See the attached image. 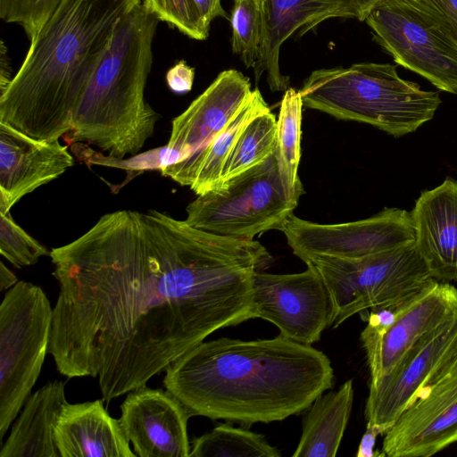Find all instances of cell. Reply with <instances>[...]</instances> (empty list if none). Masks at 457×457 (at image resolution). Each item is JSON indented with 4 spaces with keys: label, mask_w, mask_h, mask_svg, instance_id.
I'll use <instances>...</instances> for the list:
<instances>
[{
    "label": "cell",
    "mask_w": 457,
    "mask_h": 457,
    "mask_svg": "<svg viewBox=\"0 0 457 457\" xmlns=\"http://www.w3.org/2000/svg\"><path fill=\"white\" fill-rule=\"evenodd\" d=\"M386 429L381 426L367 423L366 431L363 434L358 451L357 457H374L381 456V453L374 452L376 439L379 435H385ZM383 456V455H382Z\"/></svg>",
    "instance_id": "cell-33"
},
{
    "label": "cell",
    "mask_w": 457,
    "mask_h": 457,
    "mask_svg": "<svg viewBox=\"0 0 457 457\" xmlns=\"http://www.w3.org/2000/svg\"><path fill=\"white\" fill-rule=\"evenodd\" d=\"M141 0H62L6 88L0 121L38 140L69 133L87 84L120 21Z\"/></svg>",
    "instance_id": "cell-3"
},
{
    "label": "cell",
    "mask_w": 457,
    "mask_h": 457,
    "mask_svg": "<svg viewBox=\"0 0 457 457\" xmlns=\"http://www.w3.org/2000/svg\"><path fill=\"white\" fill-rule=\"evenodd\" d=\"M145 9L160 21H165L181 33L196 40H204L209 29L192 0H141Z\"/></svg>",
    "instance_id": "cell-29"
},
{
    "label": "cell",
    "mask_w": 457,
    "mask_h": 457,
    "mask_svg": "<svg viewBox=\"0 0 457 457\" xmlns=\"http://www.w3.org/2000/svg\"><path fill=\"white\" fill-rule=\"evenodd\" d=\"M307 262L317 269L329 290L332 328L354 314L395 305L435 280L415 243L361 258L316 255Z\"/></svg>",
    "instance_id": "cell-7"
},
{
    "label": "cell",
    "mask_w": 457,
    "mask_h": 457,
    "mask_svg": "<svg viewBox=\"0 0 457 457\" xmlns=\"http://www.w3.org/2000/svg\"><path fill=\"white\" fill-rule=\"evenodd\" d=\"M303 106L299 90L288 87L282 98L277 120L275 154L279 176L287 197L296 204L304 193L298 176Z\"/></svg>",
    "instance_id": "cell-24"
},
{
    "label": "cell",
    "mask_w": 457,
    "mask_h": 457,
    "mask_svg": "<svg viewBox=\"0 0 457 457\" xmlns=\"http://www.w3.org/2000/svg\"><path fill=\"white\" fill-rule=\"evenodd\" d=\"M62 0H0V17L23 29L33 39Z\"/></svg>",
    "instance_id": "cell-30"
},
{
    "label": "cell",
    "mask_w": 457,
    "mask_h": 457,
    "mask_svg": "<svg viewBox=\"0 0 457 457\" xmlns=\"http://www.w3.org/2000/svg\"><path fill=\"white\" fill-rule=\"evenodd\" d=\"M411 214L415 246L433 278L457 281V180L422 191Z\"/></svg>",
    "instance_id": "cell-19"
},
{
    "label": "cell",
    "mask_w": 457,
    "mask_h": 457,
    "mask_svg": "<svg viewBox=\"0 0 457 457\" xmlns=\"http://www.w3.org/2000/svg\"><path fill=\"white\" fill-rule=\"evenodd\" d=\"M457 44V0H411Z\"/></svg>",
    "instance_id": "cell-31"
},
{
    "label": "cell",
    "mask_w": 457,
    "mask_h": 457,
    "mask_svg": "<svg viewBox=\"0 0 457 457\" xmlns=\"http://www.w3.org/2000/svg\"><path fill=\"white\" fill-rule=\"evenodd\" d=\"M192 417L170 392L143 386L128 393L120 424L138 457H189Z\"/></svg>",
    "instance_id": "cell-15"
},
{
    "label": "cell",
    "mask_w": 457,
    "mask_h": 457,
    "mask_svg": "<svg viewBox=\"0 0 457 457\" xmlns=\"http://www.w3.org/2000/svg\"><path fill=\"white\" fill-rule=\"evenodd\" d=\"M303 105L400 137L433 119L439 93L402 79L395 65L361 62L312 71L299 89Z\"/></svg>",
    "instance_id": "cell-5"
},
{
    "label": "cell",
    "mask_w": 457,
    "mask_h": 457,
    "mask_svg": "<svg viewBox=\"0 0 457 457\" xmlns=\"http://www.w3.org/2000/svg\"><path fill=\"white\" fill-rule=\"evenodd\" d=\"M197 8L204 22L210 28L211 22L216 17L228 18V13L222 8L220 0H192Z\"/></svg>",
    "instance_id": "cell-34"
},
{
    "label": "cell",
    "mask_w": 457,
    "mask_h": 457,
    "mask_svg": "<svg viewBox=\"0 0 457 457\" xmlns=\"http://www.w3.org/2000/svg\"><path fill=\"white\" fill-rule=\"evenodd\" d=\"M0 253L18 269L36 264L50 252L28 234L12 218L10 212L0 213Z\"/></svg>",
    "instance_id": "cell-28"
},
{
    "label": "cell",
    "mask_w": 457,
    "mask_h": 457,
    "mask_svg": "<svg viewBox=\"0 0 457 457\" xmlns=\"http://www.w3.org/2000/svg\"><path fill=\"white\" fill-rule=\"evenodd\" d=\"M276 147L277 120L270 110L253 118L244 128L225 161L219 186L267 160Z\"/></svg>",
    "instance_id": "cell-25"
},
{
    "label": "cell",
    "mask_w": 457,
    "mask_h": 457,
    "mask_svg": "<svg viewBox=\"0 0 457 457\" xmlns=\"http://www.w3.org/2000/svg\"><path fill=\"white\" fill-rule=\"evenodd\" d=\"M270 110L261 92L253 90L232 120L202 152L164 166L162 175L190 187L197 195L217 187L225 161L244 128L253 118Z\"/></svg>",
    "instance_id": "cell-22"
},
{
    "label": "cell",
    "mask_w": 457,
    "mask_h": 457,
    "mask_svg": "<svg viewBox=\"0 0 457 457\" xmlns=\"http://www.w3.org/2000/svg\"><path fill=\"white\" fill-rule=\"evenodd\" d=\"M18 282L17 277L0 262V291L8 290Z\"/></svg>",
    "instance_id": "cell-36"
},
{
    "label": "cell",
    "mask_w": 457,
    "mask_h": 457,
    "mask_svg": "<svg viewBox=\"0 0 457 457\" xmlns=\"http://www.w3.org/2000/svg\"><path fill=\"white\" fill-rule=\"evenodd\" d=\"M68 145L38 140L0 121V213L74 164Z\"/></svg>",
    "instance_id": "cell-16"
},
{
    "label": "cell",
    "mask_w": 457,
    "mask_h": 457,
    "mask_svg": "<svg viewBox=\"0 0 457 457\" xmlns=\"http://www.w3.org/2000/svg\"><path fill=\"white\" fill-rule=\"evenodd\" d=\"M260 434L222 423L192 442L189 457H279Z\"/></svg>",
    "instance_id": "cell-26"
},
{
    "label": "cell",
    "mask_w": 457,
    "mask_h": 457,
    "mask_svg": "<svg viewBox=\"0 0 457 457\" xmlns=\"http://www.w3.org/2000/svg\"><path fill=\"white\" fill-rule=\"evenodd\" d=\"M457 442V354L385 433L382 453L428 457Z\"/></svg>",
    "instance_id": "cell-13"
},
{
    "label": "cell",
    "mask_w": 457,
    "mask_h": 457,
    "mask_svg": "<svg viewBox=\"0 0 457 457\" xmlns=\"http://www.w3.org/2000/svg\"><path fill=\"white\" fill-rule=\"evenodd\" d=\"M247 77L236 70L220 72L180 115L172 120L166 147L180 161L202 152L252 94Z\"/></svg>",
    "instance_id": "cell-18"
},
{
    "label": "cell",
    "mask_w": 457,
    "mask_h": 457,
    "mask_svg": "<svg viewBox=\"0 0 457 457\" xmlns=\"http://www.w3.org/2000/svg\"><path fill=\"white\" fill-rule=\"evenodd\" d=\"M231 46L246 68L258 60L263 30L262 0H234L231 11Z\"/></svg>",
    "instance_id": "cell-27"
},
{
    "label": "cell",
    "mask_w": 457,
    "mask_h": 457,
    "mask_svg": "<svg viewBox=\"0 0 457 457\" xmlns=\"http://www.w3.org/2000/svg\"><path fill=\"white\" fill-rule=\"evenodd\" d=\"M159 21L142 4L120 21L63 136L68 145L85 142L122 159L137 154L152 137L160 115L145 101V89Z\"/></svg>",
    "instance_id": "cell-4"
},
{
    "label": "cell",
    "mask_w": 457,
    "mask_h": 457,
    "mask_svg": "<svg viewBox=\"0 0 457 457\" xmlns=\"http://www.w3.org/2000/svg\"><path fill=\"white\" fill-rule=\"evenodd\" d=\"M457 314V288L434 280L395 305L393 321L384 328L366 326L361 333L370 382L387 374L425 334Z\"/></svg>",
    "instance_id": "cell-14"
},
{
    "label": "cell",
    "mask_w": 457,
    "mask_h": 457,
    "mask_svg": "<svg viewBox=\"0 0 457 457\" xmlns=\"http://www.w3.org/2000/svg\"><path fill=\"white\" fill-rule=\"evenodd\" d=\"M60 457H136L119 420L102 400L67 403L54 430Z\"/></svg>",
    "instance_id": "cell-20"
},
{
    "label": "cell",
    "mask_w": 457,
    "mask_h": 457,
    "mask_svg": "<svg viewBox=\"0 0 457 457\" xmlns=\"http://www.w3.org/2000/svg\"><path fill=\"white\" fill-rule=\"evenodd\" d=\"M49 256L59 294L48 353L61 375L97 378L106 401L253 319V274L272 261L258 241L155 210L106 213Z\"/></svg>",
    "instance_id": "cell-1"
},
{
    "label": "cell",
    "mask_w": 457,
    "mask_h": 457,
    "mask_svg": "<svg viewBox=\"0 0 457 457\" xmlns=\"http://www.w3.org/2000/svg\"><path fill=\"white\" fill-rule=\"evenodd\" d=\"M353 403V380L322 394L311 404L294 457H334L339 449Z\"/></svg>",
    "instance_id": "cell-23"
},
{
    "label": "cell",
    "mask_w": 457,
    "mask_h": 457,
    "mask_svg": "<svg viewBox=\"0 0 457 457\" xmlns=\"http://www.w3.org/2000/svg\"><path fill=\"white\" fill-rule=\"evenodd\" d=\"M263 30L260 53L253 67L258 83L265 73L272 92L287 90L289 77L281 73L279 52L285 41L301 37L322 21L356 18L352 0H262Z\"/></svg>",
    "instance_id": "cell-17"
},
{
    "label": "cell",
    "mask_w": 457,
    "mask_h": 457,
    "mask_svg": "<svg viewBox=\"0 0 457 457\" xmlns=\"http://www.w3.org/2000/svg\"><path fill=\"white\" fill-rule=\"evenodd\" d=\"M457 354V314L425 334L386 375L370 382L367 423L386 431Z\"/></svg>",
    "instance_id": "cell-12"
},
{
    "label": "cell",
    "mask_w": 457,
    "mask_h": 457,
    "mask_svg": "<svg viewBox=\"0 0 457 457\" xmlns=\"http://www.w3.org/2000/svg\"><path fill=\"white\" fill-rule=\"evenodd\" d=\"M54 307L43 289L18 281L0 304V445L31 395L48 353Z\"/></svg>",
    "instance_id": "cell-6"
},
{
    "label": "cell",
    "mask_w": 457,
    "mask_h": 457,
    "mask_svg": "<svg viewBox=\"0 0 457 457\" xmlns=\"http://www.w3.org/2000/svg\"><path fill=\"white\" fill-rule=\"evenodd\" d=\"M195 78V69L185 61L177 62L166 74L169 87L175 93L183 94L191 90Z\"/></svg>",
    "instance_id": "cell-32"
},
{
    "label": "cell",
    "mask_w": 457,
    "mask_h": 457,
    "mask_svg": "<svg viewBox=\"0 0 457 457\" xmlns=\"http://www.w3.org/2000/svg\"><path fill=\"white\" fill-rule=\"evenodd\" d=\"M383 0H352L356 12V18L364 21L369 12Z\"/></svg>",
    "instance_id": "cell-35"
},
{
    "label": "cell",
    "mask_w": 457,
    "mask_h": 457,
    "mask_svg": "<svg viewBox=\"0 0 457 457\" xmlns=\"http://www.w3.org/2000/svg\"><path fill=\"white\" fill-rule=\"evenodd\" d=\"M364 21L397 64L457 95V44L411 0H383Z\"/></svg>",
    "instance_id": "cell-9"
},
{
    "label": "cell",
    "mask_w": 457,
    "mask_h": 457,
    "mask_svg": "<svg viewBox=\"0 0 457 457\" xmlns=\"http://www.w3.org/2000/svg\"><path fill=\"white\" fill-rule=\"evenodd\" d=\"M279 230L304 262L316 255L361 258L412 245L416 239L411 212L388 207L370 218L338 224L315 223L293 213Z\"/></svg>",
    "instance_id": "cell-10"
},
{
    "label": "cell",
    "mask_w": 457,
    "mask_h": 457,
    "mask_svg": "<svg viewBox=\"0 0 457 457\" xmlns=\"http://www.w3.org/2000/svg\"><path fill=\"white\" fill-rule=\"evenodd\" d=\"M67 403L65 384L60 380L31 394L1 445L0 457H60L54 430Z\"/></svg>",
    "instance_id": "cell-21"
},
{
    "label": "cell",
    "mask_w": 457,
    "mask_h": 457,
    "mask_svg": "<svg viewBox=\"0 0 457 457\" xmlns=\"http://www.w3.org/2000/svg\"><path fill=\"white\" fill-rule=\"evenodd\" d=\"M300 273L255 271L253 277V319L274 324L280 335L312 345L330 326L334 304L321 275L310 262Z\"/></svg>",
    "instance_id": "cell-11"
},
{
    "label": "cell",
    "mask_w": 457,
    "mask_h": 457,
    "mask_svg": "<svg viewBox=\"0 0 457 457\" xmlns=\"http://www.w3.org/2000/svg\"><path fill=\"white\" fill-rule=\"evenodd\" d=\"M333 381L323 352L279 335L203 341L165 369L163 385L192 416L251 425L306 410Z\"/></svg>",
    "instance_id": "cell-2"
},
{
    "label": "cell",
    "mask_w": 457,
    "mask_h": 457,
    "mask_svg": "<svg viewBox=\"0 0 457 457\" xmlns=\"http://www.w3.org/2000/svg\"><path fill=\"white\" fill-rule=\"evenodd\" d=\"M296 204L286 195L275 153L262 163L199 195L186 208L190 226L216 235L253 240L280 229Z\"/></svg>",
    "instance_id": "cell-8"
}]
</instances>
